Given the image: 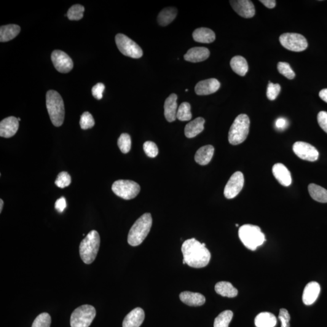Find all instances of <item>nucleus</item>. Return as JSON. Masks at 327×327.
Returning a JSON list of instances; mask_svg holds the SVG:
<instances>
[{"label": "nucleus", "instance_id": "2eb2a0df", "mask_svg": "<svg viewBox=\"0 0 327 327\" xmlns=\"http://www.w3.org/2000/svg\"><path fill=\"white\" fill-rule=\"evenodd\" d=\"M19 128V121L14 117H9L0 123V136L9 138L14 136Z\"/></svg>", "mask_w": 327, "mask_h": 327}, {"label": "nucleus", "instance_id": "79ce46f5", "mask_svg": "<svg viewBox=\"0 0 327 327\" xmlns=\"http://www.w3.org/2000/svg\"><path fill=\"white\" fill-rule=\"evenodd\" d=\"M278 318L281 322V327H289L290 315H289L287 310L284 309V308L281 309Z\"/></svg>", "mask_w": 327, "mask_h": 327}, {"label": "nucleus", "instance_id": "a19ab883", "mask_svg": "<svg viewBox=\"0 0 327 327\" xmlns=\"http://www.w3.org/2000/svg\"><path fill=\"white\" fill-rule=\"evenodd\" d=\"M143 149L146 154L150 158L156 157L159 152L156 144L152 141L145 142Z\"/></svg>", "mask_w": 327, "mask_h": 327}, {"label": "nucleus", "instance_id": "c756f323", "mask_svg": "<svg viewBox=\"0 0 327 327\" xmlns=\"http://www.w3.org/2000/svg\"><path fill=\"white\" fill-rule=\"evenodd\" d=\"M178 10L175 7H166L161 11L158 16V21L159 25L166 26L175 20Z\"/></svg>", "mask_w": 327, "mask_h": 327}, {"label": "nucleus", "instance_id": "603ef678", "mask_svg": "<svg viewBox=\"0 0 327 327\" xmlns=\"http://www.w3.org/2000/svg\"><path fill=\"white\" fill-rule=\"evenodd\" d=\"M236 226L238 227V226H239V225H238V224H236Z\"/></svg>", "mask_w": 327, "mask_h": 327}, {"label": "nucleus", "instance_id": "ea45409f", "mask_svg": "<svg viewBox=\"0 0 327 327\" xmlns=\"http://www.w3.org/2000/svg\"><path fill=\"white\" fill-rule=\"evenodd\" d=\"M281 88L280 84H273V83L269 82L267 90V96L269 100L271 101L276 100L278 95L280 94Z\"/></svg>", "mask_w": 327, "mask_h": 327}, {"label": "nucleus", "instance_id": "6e6552de", "mask_svg": "<svg viewBox=\"0 0 327 327\" xmlns=\"http://www.w3.org/2000/svg\"><path fill=\"white\" fill-rule=\"evenodd\" d=\"M112 190L118 197L129 200L137 197L141 188L139 185L135 181L120 179L114 182Z\"/></svg>", "mask_w": 327, "mask_h": 327}, {"label": "nucleus", "instance_id": "6ab92c4d", "mask_svg": "<svg viewBox=\"0 0 327 327\" xmlns=\"http://www.w3.org/2000/svg\"><path fill=\"white\" fill-rule=\"evenodd\" d=\"M145 318L144 310L141 308H136L125 316L123 323V327H139Z\"/></svg>", "mask_w": 327, "mask_h": 327}, {"label": "nucleus", "instance_id": "9d476101", "mask_svg": "<svg viewBox=\"0 0 327 327\" xmlns=\"http://www.w3.org/2000/svg\"><path fill=\"white\" fill-rule=\"evenodd\" d=\"M280 41L284 48L293 52H302L308 47L306 39L299 34L286 33L281 35Z\"/></svg>", "mask_w": 327, "mask_h": 327}, {"label": "nucleus", "instance_id": "de8ad7c7", "mask_svg": "<svg viewBox=\"0 0 327 327\" xmlns=\"http://www.w3.org/2000/svg\"><path fill=\"white\" fill-rule=\"evenodd\" d=\"M259 1L269 9H273L277 5V1L275 0H261Z\"/></svg>", "mask_w": 327, "mask_h": 327}, {"label": "nucleus", "instance_id": "864d4df0", "mask_svg": "<svg viewBox=\"0 0 327 327\" xmlns=\"http://www.w3.org/2000/svg\"><path fill=\"white\" fill-rule=\"evenodd\" d=\"M186 92H188V89H186Z\"/></svg>", "mask_w": 327, "mask_h": 327}, {"label": "nucleus", "instance_id": "7ed1b4c3", "mask_svg": "<svg viewBox=\"0 0 327 327\" xmlns=\"http://www.w3.org/2000/svg\"><path fill=\"white\" fill-rule=\"evenodd\" d=\"M46 107L52 124L56 127L62 125L65 116V109L63 98L59 93L53 90L48 91Z\"/></svg>", "mask_w": 327, "mask_h": 327}, {"label": "nucleus", "instance_id": "37998d69", "mask_svg": "<svg viewBox=\"0 0 327 327\" xmlns=\"http://www.w3.org/2000/svg\"><path fill=\"white\" fill-rule=\"evenodd\" d=\"M105 89V85L103 83L99 82L93 87L92 89V95L97 100L103 98V93Z\"/></svg>", "mask_w": 327, "mask_h": 327}, {"label": "nucleus", "instance_id": "393cba45", "mask_svg": "<svg viewBox=\"0 0 327 327\" xmlns=\"http://www.w3.org/2000/svg\"><path fill=\"white\" fill-rule=\"evenodd\" d=\"M193 38L195 41L202 43H211L216 39L215 34L211 29L201 28L196 29L193 33Z\"/></svg>", "mask_w": 327, "mask_h": 327}, {"label": "nucleus", "instance_id": "4468645a", "mask_svg": "<svg viewBox=\"0 0 327 327\" xmlns=\"http://www.w3.org/2000/svg\"><path fill=\"white\" fill-rule=\"evenodd\" d=\"M230 2L233 10L241 17L251 18L255 15L254 4L249 0H233Z\"/></svg>", "mask_w": 327, "mask_h": 327}, {"label": "nucleus", "instance_id": "8fccbe9b", "mask_svg": "<svg viewBox=\"0 0 327 327\" xmlns=\"http://www.w3.org/2000/svg\"><path fill=\"white\" fill-rule=\"evenodd\" d=\"M4 202L2 199L0 200V213L2 212V208H3Z\"/></svg>", "mask_w": 327, "mask_h": 327}, {"label": "nucleus", "instance_id": "3c124183", "mask_svg": "<svg viewBox=\"0 0 327 327\" xmlns=\"http://www.w3.org/2000/svg\"><path fill=\"white\" fill-rule=\"evenodd\" d=\"M18 121H19V122H20V121L21 120L20 118H18Z\"/></svg>", "mask_w": 327, "mask_h": 327}, {"label": "nucleus", "instance_id": "4c0bfd02", "mask_svg": "<svg viewBox=\"0 0 327 327\" xmlns=\"http://www.w3.org/2000/svg\"><path fill=\"white\" fill-rule=\"evenodd\" d=\"M71 175L66 171H61L58 174L55 184L59 188L63 189L68 187L71 184Z\"/></svg>", "mask_w": 327, "mask_h": 327}, {"label": "nucleus", "instance_id": "e433bc0d", "mask_svg": "<svg viewBox=\"0 0 327 327\" xmlns=\"http://www.w3.org/2000/svg\"><path fill=\"white\" fill-rule=\"evenodd\" d=\"M80 124L82 129L87 130L95 125V120L89 112H85L81 116Z\"/></svg>", "mask_w": 327, "mask_h": 327}, {"label": "nucleus", "instance_id": "4be33fe9", "mask_svg": "<svg viewBox=\"0 0 327 327\" xmlns=\"http://www.w3.org/2000/svg\"><path fill=\"white\" fill-rule=\"evenodd\" d=\"M179 298L185 304L192 307L202 306L205 302L203 294L191 291H184L179 294Z\"/></svg>", "mask_w": 327, "mask_h": 327}, {"label": "nucleus", "instance_id": "f8f14e48", "mask_svg": "<svg viewBox=\"0 0 327 327\" xmlns=\"http://www.w3.org/2000/svg\"><path fill=\"white\" fill-rule=\"evenodd\" d=\"M294 154L303 160L314 162L318 160L319 152L314 146L305 142L298 141L293 144Z\"/></svg>", "mask_w": 327, "mask_h": 327}, {"label": "nucleus", "instance_id": "58836bf2", "mask_svg": "<svg viewBox=\"0 0 327 327\" xmlns=\"http://www.w3.org/2000/svg\"><path fill=\"white\" fill-rule=\"evenodd\" d=\"M279 72L283 76L289 80L293 79L295 77V73L291 68L289 64L286 62H280L278 64Z\"/></svg>", "mask_w": 327, "mask_h": 327}, {"label": "nucleus", "instance_id": "ddd939ff", "mask_svg": "<svg viewBox=\"0 0 327 327\" xmlns=\"http://www.w3.org/2000/svg\"><path fill=\"white\" fill-rule=\"evenodd\" d=\"M51 59L55 69L61 73H68L74 68V63L71 58L62 50L53 51Z\"/></svg>", "mask_w": 327, "mask_h": 327}, {"label": "nucleus", "instance_id": "0eeeda50", "mask_svg": "<svg viewBox=\"0 0 327 327\" xmlns=\"http://www.w3.org/2000/svg\"><path fill=\"white\" fill-rule=\"evenodd\" d=\"M96 316L95 307L90 305H83L72 313L71 317V327H88Z\"/></svg>", "mask_w": 327, "mask_h": 327}, {"label": "nucleus", "instance_id": "412c9836", "mask_svg": "<svg viewBox=\"0 0 327 327\" xmlns=\"http://www.w3.org/2000/svg\"><path fill=\"white\" fill-rule=\"evenodd\" d=\"M177 100H178V96L175 93H172L166 99L164 103V116L165 119L168 122H175L177 115V108H178V104H177Z\"/></svg>", "mask_w": 327, "mask_h": 327}, {"label": "nucleus", "instance_id": "a211bd4d", "mask_svg": "<svg viewBox=\"0 0 327 327\" xmlns=\"http://www.w3.org/2000/svg\"><path fill=\"white\" fill-rule=\"evenodd\" d=\"M321 292V286L318 283L313 281L308 283L303 292L302 301L306 305H312L317 300Z\"/></svg>", "mask_w": 327, "mask_h": 327}, {"label": "nucleus", "instance_id": "49530a36", "mask_svg": "<svg viewBox=\"0 0 327 327\" xmlns=\"http://www.w3.org/2000/svg\"><path fill=\"white\" fill-rule=\"evenodd\" d=\"M288 125L287 121L283 118H280L275 123V126L279 130H284Z\"/></svg>", "mask_w": 327, "mask_h": 327}, {"label": "nucleus", "instance_id": "423d86ee", "mask_svg": "<svg viewBox=\"0 0 327 327\" xmlns=\"http://www.w3.org/2000/svg\"><path fill=\"white\" fill-rule=\"evenodd\" d=\"M250 119L245 114H240L236 118L229 132V141L232 145L243 143L247 137L250 128Z\"/></svg>", "mask_w": 327, "mask_h": 327}, {"label": "nucleus", "instance_id": "a18cd8bd", "mask_svg": "<svg viewBox=\"0 0 327 327\" xmlns=\"http://www.w3.org/2000/svg\"><path fill=\"white\" fill-rule=\"evenodd\" d=\"M67 204L65 198L61 197L56 201L55 204V208L58 212L62 213L66 208Z\"/></svg>", "mask_w": 327, "mask_h": 327}, {"label": "nucleus", "instance_id": "bb28decb", "mask_svg": "<svg viewBox=\"0 0 327 327\" xmlns=\"http://www.w3.org/2000/svg\"><path fill=\"white\" fill-rule=\"evenodd\" d=\"M254 324L256 327H275L277 326L276 316L269 312H262L256 316Z\"/></svg>", "mask_w": 327, "mask_h": 327}, {"label": "nucleus", "instance_id": "1a4fd4ad", "mask_svg": "<svg viewBox=\"0 0 327 327\" xmlns=\"http://www.w3.org/2000/svg\"><path fill=\"white\" fill-rule=\"evenodd\" d=\"M115 42L120 52L127 57L137 59L140 58L143 55L141 48L124 34L117 35Z\"/></svg>", "mask_w": 327, "mask_h": 327}, {"label": "nucleus", "instance_id": "aec40b11", "mask_svg": "<svg viewBox=\"0 0 327 327\" xmlns=\"http://www.w3.org/2000/svg\"><path fill=\"white\" fill-rule=\"evenodd\" d=\"M210 56V51L206 47H193L184 55L185 60L192 63H199L205 61Z\"/></svg>", "mask_w": 327, "mask_h": 327}, {"label": "nucleus", "instance_id": "cd10ccee", "mask_svg": "<svg viewBox=\"0 0 327 327\" xmlns=\"http://www.w3.org/2000/svg\"><path fill=\"white\" fill-rule=\"evenodd\" d=\"M230 66L233 71L240 76H245L248 70V63L242 56H235L230 61Z\"/></svg>", "mask_w": 327, "mask_h": 327}, {"label": "nucleus", "instance_id": "f3484780", "mask_svg": "<svg viewBox=\"0 0 327 327\" xmlns=\"http://www.w3.org/2000/svg\"><path fill=\"white\" fill-rule=\"evenodd\" d=\"M272 172L278 183L284 187H288L291 184L290 171L283 164H276L272 168Z\"/></svg>", "mask_w": 327, "mask_h": 327}, {"label": "nucleus", "instance_id": "9b49d317", "mask_svg": "<svg viewBox=\"0 0 327 327\" xmlns=\"http://www.w3.org/2000/svg\"><path fill=\"white\" fill-rule=\"evenodd\" d=\"M245 184V177L241 171H237L230 177L224 189V196L227 199H233L240 194Z\"/></svg>", "mask_w": 327, "mask_h": 327}, {"label": "nucleus", "instance_id": "39448f33", "mask_svg": "<svg viewBox=\"0 0 327 327\" xmlns=\"http://www.w3.org/2000/svg\"><path fill=\"white\" fill-rule=\"evenodd\" d=\"M238 234L241 242L250 250H256L265 241V235L261 229L254 225H244L240 228Z\"/></svg>", "mask_w": 327, "mask_h": 327}, {"label": "nucleus", "instance_id": "c03bdc74", "mask_svg": "<svg viewBox=\"0 0 327 327\" xmlns=\"http://www.w3.org/2000/svg\"><path fill=\"white\" fill-rule=\"evenodd\" d=\"M318 122L319 125L324 132L327 133V112L321 111L318 115Z\"/></svg>", "mask_w": 327, "mask_h": 327}, {"label": "nucleus", "instance_id": "f03ea898", "mask_svg": "<svg viewBox=\"0 0 327 327\" xmlns=\"http://www.w3.org/2000/svg\"><path fill=\"white\" fill-rule=\"evenodd\" d=\"M152 225V218L151 213H145L139 218L131 227L128 233V245L133 246L140 245L149 235Z\"/></svg>", "mask_w": 327, "mask_h": 327}, {"label": "nucleus", "instance_id": "72a5a7b5", "mask_svg": "<svg viewBox=\"0 0 327 327\" xmlns=\"http://www.w3.org/2000/svg\"><path fill=\"white\" fill-rule=\"evenodd\" d=\"M84 7L80 4H76L72 6L67 13V17L70 20H80L83 17L84 12Z\"/></svg>", "mask_w": 327, "mask_h": 327}, {"label": "nucleus", "instance_id": "09e8293b", "mask_svg": "<svg viewBox=\"0 0 327 327\" xmlns=\"http://www.w3.org/2000/svg\"><path fill=\"white\" fill-rule=\"evenodd\" d=\"M320 97L327 103V88H324L319 93Z\"/></svg>", "mask_w": 327, "mask_h": 327}, {"label": "nucleus", "instance_id": "20e7f679", "mask_svg": "<svg viewBox=\"0 0 327 327\" xmlns=\"http://www.w3.org/2000/svg\"><path fill=\"white\" fill-rule=\"evenodd\" d=\"M100 246V237L96 230L88 233L80 245V254L86 264L92 263L97 256Z\"/></svg>", "mask_w": 327, "mask_h": 327}, {"label": "nucleus", "instance_id": "b1692460", "mask_svg": "<svg viewBox=\"0 0 327 327\" xmlns=\"http://www.w3.org/2000/svg\"><path fill=\"white\" fill-rule=\"evenodd\" d=\"M214 151V147L211 145H207V146L201 147L196 153L195 162L202 165L208 164L212 159Z\"/></svg>", "mask_w": 327, "mask_h": 327}, {"label": "nucleus", "instance_id": "f704fd0d", "mask_svg": "<svg viewBox=\"0 0 327 327\" xmlns=\"http://www.w3.org/2000/svg\"><path fill=\"white\" fill-rule=\"evenodd\" d=\"M131 145H132V141H131L130 136L127 133L122 134L118 140V146H119L120 151L123 154H127L130 151Z\"/></svg>", "mask_w": 327, "mask_h": 327}, {"label": "nucleus", "instance_id": "a878e982", "mask_svg": "<svg viewBox=\"0 0 327 327\" xmlns=\"http://www.w3.org/2000/svg\"><path fill=\"white\" fill-rule=\"evenodd\" d=\"M21 28L16 25L2 26L0 28V41L7 42L10 41L19 34Z\"/></svg>", "mask_w": 327, "mask_h": 327}, {"label": "nucleus", "instance_id": "473e14b6", "mask_svg": "<svg viewBox=\"0 0 327 327\" xmlns=\"http://www.w3.org/2000/svg\"><path fill=\"white\" fill-rule=\"evenodd\" d=\"M176 118L181 122H186L192 119L191 106L189 103L184 102L179 106L177 112Z\"/></svg>", "mask_w": 327, "mask_h": 327}, {"label": "nucleus", "instance_id": "dca6fc26", "mask_svg": "<svg viewBox=\"0 0 327 327\" xmlns=\"http://www.w3.org/2000/svg\"><path fill=\"white\" fill-rule=\"evenodd\" d=\"M220 86V82L218 80L210 79L198 82L196 85L195 90L198 95H208L217 92Z\"/></svg>", "mask_w": 327, "mask_h": 327}, {"label": "nucleus", "instance_id": "7c9ffc66", "mask_svg": "<svg viewBox=\"0 0 327 327\" xmlns=\"http://www.w3.org/2000/svg\"><path fill=\"white\" fill-rule=\"evenodd\" d=\"M308 189L313 200L321 203H327V190L315 184H310Z\"/></svg>", "mask_w": 327, "mask_h": 327}, {"label": "nucleus", "instance_id": "5701e85b", "mask_svg": "<svg viewBox=\"0 0 327 327\" xmlns=\"http://www.w3.org/2000/svg\"><path fill=\"white\" fill-rule=\"evenodd\" d=\"M204 123L205 120L202 117L197 118L190 122L185 127V135L188 138L195 137L204 130Z\"/></svg>", "mask_w": 327, "mask_h": 327}, {"label": "nucleus", "instance_id": "c85d7f7f", "mask_svg": "<svg viewBox=\"0 0 327 327\" xmlns=\"http://www.w3.org/2000/svg\"><path fill=\"white\" fill-rule=\"evenodd\" d=\"M215 291L219 295L227 297H235L238 295V289L232 284L226 281H221L216 284Z\"/></svg>", "mask_w": 327, "mask_h": 327}, {"label": "nucleus", "instance_id": "c9c22d12", "mask_svg": "<svg viewBox=\"0 0 327 327\" xmlns=\"http://www.w3.org/2000/svg\"><path fill=\"white\" fill-rule=\"evenodd\" d=\"M51 317L47 313H42L34 320L32 327H50Z\"/></svg>", "mask_w": 327, "mask_h": 327}, {"label": "nucleus", "instance_id": "f257e3e1", "mask_svg": "<svg viewBox=\"0 0 327 327\" xmlns=\"http://www.w3.org/2000/svg\"><path fill=\"white\" fill-rule=\"evenodd\" d=\"M181 250L184 261L190 267L200 269L207 266L210 261V252L195 238L185 241Z\"/></svg>", "mask_w": 327, "mask_h": 327}, {"label": "nucleus", "instance_id": "2f4dec72", "mask_svg": "<svg viewBox=\"0 0 327 327\" xmlns=\"http://www.w3.org/2000/svg\"><path fill=\"white\" fill-rule=\"evenodd\" d=\"M233 316L232 311H224L216 318L214 322V327H229Z\"/></svg>", "mask_w": 327, "mask_h": 327}]
</instances>
